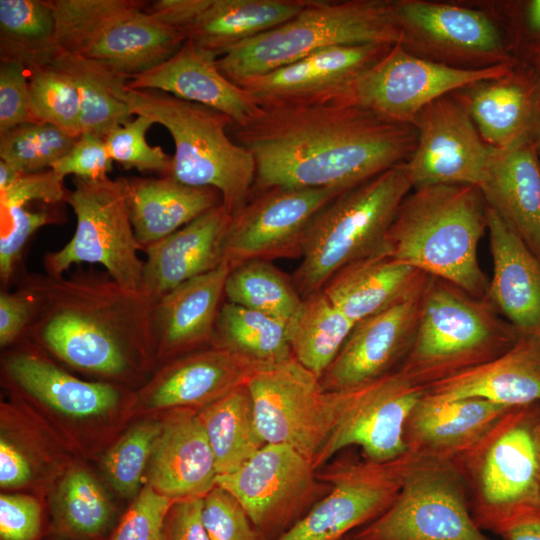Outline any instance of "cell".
<instances>
[{"label":"cell","mask_w":540,"mask_h":540,"mask_svg":"<svg viewBox=\"0 0 540 540\" xmlns=\"http://www.w3.org/2000/svg\"><path fill=\"white\" fill-rule=\"evenodd\" d=\"M235 141L256 164L253 192L272 187L347 191L413 154L417 131L351 105L334 103L261 108Z\"/></svg>","instance_id":"1"},{"label":"cell","mask_w":540,"mask_h":540,"mask_svg":"<svg viewBox=\"0 0 540 540\" xmlns=\"http://www.w3.org/2000/svg\"><path fill=\"white\" fill-rule=\"evenodd\" d=\"M37 300L26 339L82 373L123 387L144 384L156 368L154 301L106 271L77 269L54 277L19 274Z\"/></svg>","instance_id":"2"},{"label":"cell","mask_w":540,"mask_h":540,"mask_svg":"<svg viewBox=\"0 0 540 540\" xmlns=\"http://www.w3.org/2000/svg\"><path fill=\"white\" fill-rule=\"evenodd\" d=\"M487 205L471 185L415 188L400 204L385 240L392 258L486 299L489 279L478 259Z\"/></svg>","instance_id":"3"},{"label":"cell","mask_w":540,"mask_h":540,"mask_svg":"<svg viewBox=\"0 0 540 540\" xmlns=\"http://www.w3.org/2000/svg\"><path fill=\"white\" fill-rule=\"evenodd\" d=\"M117 79L114 94L134 116L143 115L165 127L175 153L169 176L186 185L217 190L234 216L253 194L256 164L252 154L227 132L230 117L210 107L158 90H135Z\"/></svg>","instance_id":"4"},{"label":"cell","mask_w":540,"mask_h":540,"mask_svg":"<svg viewBox=\"0 0 540 540\" xmlns=\"http://www.w3.org/2000/svg\"><path fill=\"white\" fill-rule=\"evenodd\" d=\"M520 337L487 299L431 277L422 296L413 344L397 369L427 387L495 359Z\"/></svg>","instance_id":"5"},{"label":"cell","mask_w":540,"mask_h":540,"mask_svg":"<svg viewBox=\"0 0 540 540\" xmlns=\"http://www.w3.org/2000/svg\"><path fill=\"white\" fill-rule=\"evenodd\" d=\"M399 42L393 1L309 0L289 20L229 49L217 66L237 83L329 47Z\"/></svg>","instance_id":"6"},{"label":"cell","mask_w":540,"mask_h":540,"mask_svg":"<svg viewBox=\"0 0 540 540\" xmlns=\"http://www.w3.org/2000/svg\"><path fill=\"white\" fill-rule=\"evenodd\" d=\"M411 189L405 162L342 192L316 215L292 277L303 299L345 266L385 251L388 230Z\"/></svg>","instance_id":"7"},{"label":"cell","mask_w":540,"mask_h":540,"mask_svg":"<svg viewBox=\"0 0 540 540\" xmlns=\"http://www.w3.org/2000/svg\"><path fill=\"white\" fill-rule=\"evenodd\" d=\"M538 404L510 409L452 459L465 482L473 519L483 531L494 533L508 518L540 506Z\"/></svg>","instance_id":"8"},{"label":"cell","mask_w":540,"mask_h":540,"mask_svg":"<svg viewBox=\"0 0 540 540\" xmlns=\"http://www.w3.org/2000/svg\"><path fill=\"white\" fill-rule=\"evenodd\" d=\"M55 40L126 80L176 53L185 38L139 0H52Z\"/></svg>","instance_id":"9"},{"label":"cell","mask_w":540,"mask_h":540,"mask_svg":"<svg viewBox=\"0 0 540 540\" xmlns=\"http://www.w3.org/2000/svg\"><path fill=\"white\" fill-rule=\"evenodd\" d=\"M68 203L76 216L71 240L43 257L45 273L60 277L73 265L100 264L120 285L141 291L144 251L133 229L126 178H75Z\"/></svg>","instance_id":"10"},{"label":"cell","mask_w":540,"mask_h":540,"mask_svg":"<svg viewBox=\"0 0 540 540\" xmlns=\"http://www.w3.org/2000/svg\"><path fill=\"white\" fill-rule=\"evenodd\" d=\"M349 536L353 540H492L473 519L455 462L427 456L411 467L393 503Z\"/></svg>","instance_id":"11"},{"label":"cell","mask_w":540,"mask_h":540,"mask_svg":"<svg viewBox=\"0 0 540 540\" xmlns=\"http://www.w3.org/2000/svg\"><path fill=\"white\" fill-rule=\"evenodd\" d=\"M266 444L288 445L314 463L340 415L344 392H324L294 357L261 366L246 382Z\"/></svg>","instance_id":"12"},{"label":"cell","mask_w":540,"mask_h":540,"mask_svg":"<svg viewBox=\"0 0 540 540\" xmlns=\"http://www.w3.org/2000/svg\"><path fill=\"white\" fill-rule=\"evenodd\" d=\"M408 450L385 462L339 458L317 470L328 491L275 540H343L380 516L396 499L415 462Z\"/></svg>","instance_id":"13"},{"label":"cell","mask_w":540,"mask_h":540,"mask_svg":"<svg viewBox=\"0 0 540 540\" xmlns=\"http://www.w3.org/2000/svg\"><path fill=\"white\" fill-rule=\"evenodd\" d=\"M515 63L474 69L454 67L415 55L399 42L330 103L358 106L386 120L412 124L417 114L437 98L503 76Z\"/></svg>","instance_id":"14"},{"label":"cell","mask_w":540,"mask_h":540,"mask_svg":"<svg viewBox=\"0 0 540 540\" xmlns=\"http://www.w3.org/2000/svg\"><path fill=\"white\" fill-rule=\"evenodd\" d=\"M266 540H275L328 491L311 460L284 444H265L237 470L218 475Z\"/></svg>","instance_id":"15"},{"label":"cell","mask_w":540,"mask_h":540,"mask_svg":"<svg viewBox=\"0 0 540 540\" xmlns=\"http://www.w3.org/2000/svg\"><path fill=\"white\" fill-rule=\"evenodd\" d=\"M401 44L410 52L460 68L513 62L503 35L484 12L425 0L393 1Z\"/></svg>","instance_id":"16"},{"label":"cell","mask_w":540,"mask_h":540,"mask_svg":"<svg viewBox=\"0 0 540 540\" xmlns=\"http://www.w3.org/2000/svg\"><path fill=\"white\" fill-rule=\"evenodd\" d=\"M338 420L313 466L330 462L341 450L360 447L363 458L385 462L405 454L404 431L413 408L426 388L398 370L371 383L346 389Z\"/></svg>","instance_id":"17"},{"label":"cell","mask_w":540,"mask_h":540,"mask_svg":"<svg viewBox=\"0 0 540 540\" xmlns=\"http://www.w3.org/2000/svg\"><path fill=\"white\" fill-rule=\"evenodd\" d=\"M342 192L332 188L272 187L253 192L233 216L225 261L231 268L249 260L301 257L316 215Z\"/></svg>","instance_id":"18"},{"label":"cell","mask_w":540,"mask_h":540,"mask_svg":"<svg viewBox=\"0 0 540 540\" xmlns=\"http://www.w3.org/2000/svg\"><path fill=\"white\" fill-rule=\"evenodd\" d=\"M412 124L417 143L406 167L413 189L429 185L480 187L494 148L482 139L454 92L426 105Z\"/></svg>","instance_id":"19"},{"label":"cell","mask_w":540,"mask_h":540,"mask_svg":"<svg viewBox=\"0 0 540 540\" xmlns=\"http://www.w3.org/2000/svg\"><path fill=\"white\" fill-rule=\"evenodd\" d=\"M2 358L5 385L16 395L71 419L98 418L132 401L126 387L80 379L24 338Z\"/></svg>","instance_id":"20"},{"label":"cell","mask_w":540,"mask_h":540,"mask_svg":"<svg viewBox=\"0 0 540 540\" xmlns=\"http://www.w3.org/2000/svg\"><path fill=\"white\" fill-rule=\"evenodd\" d=\"M391 46L372 43L329 47L235 84L261 108L326 104Z\"/></svg>","instance_id":"21"},{"label":"cell","mask_w":540,"mask_h":540,"mask_svg":"<svg viewBox=\"0 0 540 540\" xmlns=\"http://www.w3.org/2000/svg\"><path fill=\"white\" fill-rule=\"evenodd\" d=\"M309 0H157L152 15L185 40L222 56L295 16Z\"/></svg>","instance_id":"22"},{"label":"cell","mask_w":540,"mask_h":540,"mask_svg":"<svg viewBox=\"0 0 540 540\" xmlns=\"http://www.w3.org/2000/svg\"><path fill=\"white\" fill-rule=\"evenodd\" d=\"M424 290L356 323L319 378L321 390L356 388L396 371L413 344Z\"/></svg>","instance_id":"23"},{"label":"cell","mask_w":540,"mask_h":540,"mask_svg":"<svg viewBox=\"0 0 540 540\" xmlns=\"http://www.w3.org/2000/svg\"><path fill=\"white\" fill-rule=\"evenodd\" d=\"M133 392L132 406L144 412L200 409L246 384L261 367L228 350L210 346L160 364Z\"/></svg>","instance_id":"24"},{"label":"cell","mask_w":540,"mask_h":540,"mask_svg":"<svg viewBox=\"0 0 540 540\" xmlns=\"http://www.w3.org/2000/svg\"><path fill=\"white\" fill-rule=\"evenodd\" d=\"M218 56L190 40L167 60L128 79L135 90H158L218 110L243 126L258 116L261 107L242 87L231 82L217 66Z\"/></svg>","instance_id":"25"},{"label":"cell","mask_w":540,"mask_h":540,"mask_svg":"<svg viewBox=\"0 0 540 540\" xmlns=\"http://www.w3.org/2000/svg\"><path fill=\"white\" fill-rule=\"evenodd\" d=\"M454 93L492 148L505 149L536 138L540 79L534 67L515 63L503 76L478 81Z\"/></svg>","instance_id":"26"},{"label":"cell","mask_w":540,"mask_h":540,"mask_svg":"<svg viewBox=\"0 0 540 540\" xmlns=\"http://www.w3.org/2000/svg\"><path fill=\"white\" fill-rule=\"evenodd\" d=\"M230 269L224 261L154 301L151 322L157 364L211 346Z\"/></svg>","instance_id":"27"},{"label":"cell","mask_w":540,"mask_h":540,"mask_svg":"<svg viewBox=\"0 0 540 540\" xmlns=\"http://www.w3.org/2000/svg\"><path fill=\"white\" fill-rule=\"evenodd\" d=\"M164 413L147 468V484L173 500L203 498L216 486L218 474L198 409Z\"/></svg>","instance_id":"28"},{"label":"cell","mask_w":540,"mask_h":540,"mask_svg":"<svg viewBox=\"0 0 540 540\" xmlns=\"http://www.w3.org/2000/svg\"><path fill=\"white\" fill-rule=\"evenodd\" d=\"M232 219L220 204L145 248L141 292L155 301L178 285L218 268L225 261Z\"/></svg>","instance_id":"29"},{"label":"cell","mask_w":540,"mask_h":540,"mask_svg":"<svg viewBox=\"0 0 540 540\" xmlns=\"http://www.w3.org/2000/svg\"><path fill=\"white\" fill-rule=\"evenodd\" d=\"M479 189L487 207L540 261V157L535 139L494 148Z\"/></svg>","instance_id":"30"},{"label":"cell","mask_w":540,"mask_h":540,"mask_svg":"<svg viewBox=\"0 0 540 540\" xmlns=\"http://www.w3.org/2000/svg\"><path fill=\"white\" fill-rule=\"evenodd\" d=\"M431 398H480L507 408L540 403V335L520 334L499 357L426 387Z\"/></svg>","instance_id":"31"},{"label":"cell","mask_w":540,"mask_h":540,"mask_svg":"<svg viewBox=\"0 0 540 540\" xmlns=\"http://www.w3.org/2000/svg\"><path fill=\"white\" fill-rule=\"evenodd\" d=\"M492 276L486 299L520 334L540 335V261L487 207Z\"/></svg>","instance_id":"32"},{"label":"cell","mask_w":540,"mask_h":540,"mask_svg":"<svg viewBox=\"0 0 540 540\" xmlns=\"http://www.w3.org/2000/svg\"><path fill=\"white\" fill-rule=\"evenodd\" d=\"M430 278L381 251L339 270L322 291L356 324L420 294Z\"/></svg>","instance_id":"33"},{"label":"cell","mask_w":540,"mask_h":540,"mask_svg":"<svg viewBox=\"0 0 540 540\" xmlns=\"http://www.w3.org/2000/svg\"><path fill=\"white\" fill-rule=\"evenodd\" d=\"M510 409L480 398L444 401L424 394L405 425L407 447L427 457L454 459Z\"/></svg>","instance_id":"34"},{"label":"cell","mask_w":540,"mask_h":540,"mask_svg":"<svg viewBox=\"0 0 540 540\" xmlns=\"http://www.w3.org/2000/svg\"><path fill=\"white\" fill-rule=\"evenodd\" d=\"M127 184L131 221L143 250L222 204L217 190L186 185L171 176L132 177Z\"/></svg>","instance_id":"35"},{"label":"cell","mask_w":540,"mask_h":540,"mask_svg":"<svg viewBox=\"0 0 540 540\" xmlns=\"http://www.w3.org/2000/svg\"><path fill=\"white\" fill-rule=\"evenodd\" d=\"M198 415L210 443L218 475L237 470L266 444L258 432L246 384L198 409Z\"/></svg>","instance_id":"36"},{"label":"cell","mask_w":540,"mask_h":540,"mask_svg":"<svg viewBox=\"0 0 540 540\" xmlns=\"http://www.w3.org/2000/svg\"><path fill=\"white\" fill-rule=\"evenodd\" d=\"M52 527L71 540L102 539L112 524L114 508L98 480L82 467L65 471L50 501Z\"/></svg>","instance_id":"37"},{"label":"cell","mask_w":540,"mask_h":540,"mask_svg":"<svg viewBox=\"0 0 540 540\" xmlns=\"http://www.w3.org/2000/svg\"><path fill=\"white\" fill-rule=\"evenodd\" d=\"M45 63L64 72L73 82L80 98L82 133L105 138L133 119L126 103L112 90L114 82L124 77L58 45Z\"/></svg>","instance_id":"38"},{"label":"cell","mask_w":540,"mask_h":540,"mask_svg":"<svg viewBox=\"0 0 540 540\" xmlns=\"http://www.w3.org/2000/svg\"><path fill=\"white\" fill-rule=\"evenodd\" d=\"M211 346L233 352L260 366L293 357L288 326L269 315L224 300Z\"/></svg>","instance_id":"39"},{"label":"cell","mask_w":540,"mask_h":540,"mask_svg":"<svg viewBox=\"0 0 540 540\" xmlns=\"http://www.w3.org/2000/svg\"><path fill=\"white\" fill-rule=\"evenodd\" d=\"M354 325L322 290L307 296L299 314L288 326L293 357L320 378L340 352Z\"/></svg>","instance_id":"40"},{"label":"cell","mask_w":540,"mask_h":540,"mask_svg":"<svg viewBox=\"0 0 540 540\" xmlns=\"http://www.w3.org/2000/svg\"><path fill=\"white\" fill-rule=\"evenodd\" d=\"M224 298L274 317L287 326L303 305L292 278L266 260H249L231 268L225 281Z\"/></svg>","instance_id":"41"},{"label":"cell","mask_w":540,"mask_h":540,"mask_svg":"<svg viewBox=\"0 0 540 540\" xmlns=\"http://www.w3.org/2000/svg\"><path fill=\"white\" fill-rule=\"evenodd\" d=\"M51 1L0 0V59L28 69L44 64L55 48Z\"/></svg>","instance_id":"42"},{"label":"cell","mask_w":540,"mask_h":540,"mask_svg":"<svg viewBox=\"0 0 540 540\" xmlns=\"http://www.w3.org/2000/svg\"><path fill=\"white\" fill-rule=\"evenodd\" d=\"M27 72L31 120L54 125L78 138L82 134L81 105L71 79L49 63L30 67Z\"/></svg>","instance_id":"43"},{"label":"cell","mask_w":540,"mask_h":540,"mask_svg":"<svg viewBox=\"0 0 540 540\" xmlns=\"http://www.w3.org/2000/svg\"><path fill=\"white\" fill-rule=\"evenodd\" d=\"M76 139L54 125L28 121L0 133V160L22 173L50 169Z\"/></svg>","instance_id":"44"},{"label":"cell","mask_w":540,"mask_h":540,"mask_svg":"<svg viewBox=\"0 0 540 540\" xmlns=\"http://www.w3.org/2000/svg\"><path fill=\"white\" fill-rule=\"evenodd\" d=\"M161 420H143L133 425L105 454L103 472L114 490L124 498H135L143 473L161 432Z\"/></svg>","instance_id":"45"},{"label":"cell","mask_w":540,"mask_h":540,"mask_svg":"<svg viewBox=\"0 0 540 540\" xmlns=\"http://www.w3.org/2000/svg\"><path fill=\"white\" fill-rule=\"evenodd\" d=\"M155 122L146 116L138 115L125 125L113 129L104 139L108 154L113 161L124 168H135L141 172L152 171L169 176L173 156L160 146H151L146 133Z\"/></svg>","instance_id":"46"},{"label":"cell","mask_w":540,"mask_h":540,"mask_svg":"<svg viewBox=\"0 0 540 540\" xmlns=\"http://www.w3.org/2000/svg\"><path fill=\"white\" fill-rule=\"evenodd\" d=\"M61 215L54 210L15 208L1 216L0 280L3 289L17 280L20 262L31 237L41 227L60 223Z\"/></svg>","instance_id":"47"},{"label":"cell","mask_w":540,"mask_h":540,"mask_svg":"<svg viewBox=\"0 0 540 540\" xmlns=\"http://www.w3.org/2000/svg\"><path fill=\"white\" fill-rule=\"evenodd\" d=\"M201 515L209 540H266L237 499L218 485L203 497Z\"/></svg>","instance_id":"48"},{"label":"cell","mask_w":540,"mask_h":540,"mask_svg":"<svg viewBox=\"0 0 540 540\" xmlns=\"http://www.w3.org/2000/svg\"><path fill=\"white\" fill-rule=\"evenodd\" d=\"M174 501L147 484L119 520L110 540H164L165 517Z\"/></svg>","instance_id":"49"},{"label":"cell","mask_w":540,"mask_h":540,"mask_svg":"<svg viewBox=\"0 0 540 540\" xmlns=\"http://www.w3.org/2000/svg\"><path fill=\"white\" fill-rule=\"evenodd\" d=\"M68 193L69 190L64 186V178L51 168L22 173L11 185L0 190L1 216L15 208L27 206L33 201L48 205L66 202Z\"/></svg>","instance_id":"50"},{"label":"cell","mask_w":540,"mask_h":540,"mask_svg":"<svg viewBox=\"0 0 540 540\" xmlns=\"http://www.w3.org/2000/svg\"><path fill=\"white\" fill-rule=\"evenodd\" d=\"M112 162L104 138L82 133L69 152L57 160L51 169L63 178L74 175L80 179L97 180L108 177Z\"/></svg>","instance_id":"51"},{"label":"cell","mask_w":540,"mask_h":540,"mask_svg":"<svg viewBox=\"0 0 540 540\" xmlns=\"http://www.w3.org/2000/svg\"><path fill=\"white\" fill-rule=\"evenodd\" d=\"M39 500L27 494L0 496V540H39L43 513Z\"/></svg>","instance_id":"52"},{"label":"cell","mask_w":540,"mask_h":540,"mask_svg":"<svg viewBox=\"0 0 540 540\" xmlns=\"http://www.w3.org/2000/svg\"><path fill=\"white\" fill-rule=\"evenodd\" d=\"M32 121L28 108V72L18 61H0V133Z\"/></svg>","instance_id":"53"},{"label":"cell","mask_w":540,"mask_h":540,"mask_svg":"<svg viewBox=\"0 0 540 540\" xmlns=\"http://www.w3.org/2000/svg\"><path fill=\"white\" fill-rule=\"evenodd\" d=\"M37 311L34 294L17 283L14 291L0 292V345L7 348L23 340Z\"/></svg>","instance_id":"54"},{"label":"cell","mask_w":540,"mask_h":540,"mask_svg":"<svg viewBox=\"0 0 540 540\" xmlns=\"http://www.w3.org/2000/svg\"><path fill=\"white\" fill-rule=\"evenodd\" d=\"M203 498L175 500L164 521V540H209L202 523Z\"/></svg>","instance_id":"55"},{"label":"cell","mask_w":540,"mask_h":540,"mask_svg":"<svg viewBox=\"0 0 540 540\" xmlns=\"http://www.w3.org/2000/svg\"><path fill=\"white\" fill-rule=\"evenodd\" d=\"M36 465L26 456L15 440L4 430L0 436V486L19 489L28 486L35 477Z\"/></svg>","instance_id":"56"},{"label":"cell","mask_w":540,"mask_h":540,"mask_svg":"<svg viewBox=\"0 0 540 540\" xmlns=\"http://www.w3.org/2000/svg\"><path fill=\"white\" fill-rule=\"evenodd\" d=\"M494 533L503 540H540V506L528 508L508 518Z\"/></svg>","instance_id":"57"},{"label":"cell","mask_w":540,"mask_h":540,"mask_svg":"<svg viewBox=\"0 0 540 540\" xmlns=\"http://www.w3.org/2000/svg\"><path fill=\"white\" fill-rule=\"evenodd\" d=\"M522 25L532 41V57L540 53V0L526 1L522 5Z\"/></svg>","instance_id":"58"},{"label":"cell","mask_w":540,"mask_h":540,"mask_svg":"<svg viewBox=\"0 0 540 540\" xmlns=\"http://www.w3.org/2000/svg\"><path fill=\"white\" fill-rule=\"evenodd\" d=\"M22 172L0 160V190L11 185Z\"/></svg>","instance_id":"59"},{"label":"cell","mask_w":540,"mask_h":540,"mask_svg":"<svg viewBox=\"0 0 540 540\" xmlns=\"http://www.w3.org/2000/svg\"><path fill=\"white\" fill-rule=\"evenodd\" d=\"M533 67L535 71L537 72L539 79H540V53L533 57ZM538 154L540 157V124L538 127V131L535 138Z\"/></svg>","instance_id":"60"},{"label":"cell","mask_w":540,"mask_h":540,"mask_svg":"<svg viewBox=\"0 0 540 540\" xmlns=\"http://www.w3.org/2000/svg\"><path fill=\"white\" fill-rule=\"evenodd\" d=\"M536 426H537V431L540 437V403L537 405Z\"/></svg>","instance_id":"61"},{"label":"cell","mask_w":540,"mask_h":540,"mask_svg":"<svg viewBox=\"0 0 540 540\" xmlns=\"http://www.w3.org/2000/svg\"><path fill=\"white\" fill-rule=\"evenodd\" d=\"M343 540H353L350 536H347L346 538H344Z\"/></svg>","instance_id":"62"},{"label":"cell","mask_w":540,"mask_h":540,"mask_svg":"<svg viewBox=\"0 0 540 540\" xmlns=\"http://www.w3.org/2000/svg\"><path fill=\"white\" fill-rule=\"evenodd\" d=\"M98 540H103V539H98Z\"/></svg>","instance_id":"63"}]
</instances>
